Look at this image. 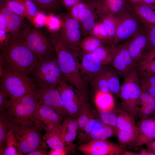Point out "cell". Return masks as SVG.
I'll use <instances>...</instances> for the list:
<instances>
[{"mask_svg": "<svg viewBox=\"0 0 155 155\" xmlns=\"http://www.w3.org/2000/svg\"><path fill=\"white\" fill-rule=\"evenodd\" d=\"M0 74L3 70L28 76L38 58L28 46L23 37L10 38L0 47Z\"/></svg>", "mask_w": 155, "mask_h": 155, "instance_id": "obj_1", "label": "cell"}, {"mask_svg": "<svg viewBox=\"0 0 155 155\" xmlns=\"http://www.w3.org/2000/svg\"><path fill=\"white\" fill-rule=\"evenodd\" d=\"M51 40L56 53L58 64L66 80L86 94L88 83L81 74L75 53L64 46L57 36L53 37Z\"/></svg>", "mask_w": 155, "mask_h": 155, "instance_id": "obj_2", "label": "cell"}, {"mask_svg": "<svg viewBox=\"0 0 155 155\" xmlns=\"http://www.w3.org/2000/svg\"><path fill=\"white\" fill-rule=\"evenodd\" d=\"M29 76L37 87L57 86L65 80L53 53L38 58Z\"/></svg>", "mask_w": 155, "mask_h": 155, "instance_id": "obj_3", "label": "cell"}, {"mask_svg": "<svg viewBox=\"0 0 155 155\" xmlns=\"http://www.w3.org/2000/svg\"><path fill=\"white\" fill-rule=\"evenodd\" d=\"M42 129L40 121L22 124L16 123L12 131L17 141L20 155H25L35 150L46 148L41 135Z\"/></svg>", "mask_w": 155, "mask_h": 155, "instance_id": "obj_4", "label": "cell"}, {"mask_svg": "<svg viewBox=\"0 0 155 155\" xmlns=\"http://www.w3.org/2000/svg\"><path fill=\"white\" fill-rule=\"evenodd\" d=\"M0 77V85L12 102L28 94L34 95L37 88L28 76L17 72L3 70Z\"/></svg>", "mask_w": 155, "mask_h": 155, "instance_id": "obj_5", "label": "cell"}, {"mask_svg": "<svg viewBox=\"0 0 155 155\" xmlns=\"http://www.w3.org/2000/svg\"><path fill=\"white\" fill-rule=\"evenodd\" d=\"M119 92L125 108L133 118L137 115L142 90L136 67L124 78Z\"/></svg>", "mask_w": 155, "mask_h": 155, "instance_id": "obj_6", "label": "cell"}, {"mask_svg": "<svg viewBox=\"0 0 155 155\" xmlns=\"http://www.w3.org/2000/svg\"><path fill=\"white\" fill-rule=\"evenodd\" d=\"M39 104L33 94H29L12 102L7 112L19 124L40 121L38 114Z\"/></svg>", "mask_w": 155, "mask_h": 155, "instance_id": "obj_7", "label": "cell"}, {"mask_svg": "<svg viewBox=\"0 0 155 155\" xmlns=\"http://www.w3.org/2000/svg\"><path fill=\"white\" fill-rule=\"evenodd\" d=\"M62 25L58 38L65 47L75 53L79 51L81 41V25L70 14H63L60 19Z\"/></svg>", "mask_w": 155, "mask_h": 155, "instance_id": "obj_8", "label": "cell"}, {"mask_svg": "<svg viewBox=\"0 0 155 155\" xmlns=\"http://www.w3.org/2000/svg\"><path fill=\"white\" fill-rule=\"evenodd\" d=\"M143 27L131 8L125 10L116 18L115 35L113 46L129 40Z\"/></svg>", "mask_w": 155, "mask_h": 155, "instance_id": "obj_9", "label": "cell"}, {"mask_svg": "<svg viewBox=\"0 0 155 155\" xmlns=\"http://www.w3.org/2000/svg\"><path fill=\"white\" fill-rule=\"evenodd\" d=\"M64 106L71 117L77 119L80 110L88 101L86 94L64 80L58 86Z\"/></svg>", "mask_w": 155, "mask_h": 155, "instance_id": "obj_10", "label": "cell"}, {"mask_svg": "<svg viewBox=\"0 0 155 155\" xmlns=\"http://www.w3.org/2000/svg\"><path fill=\"white\" fill-rule=\"evenodd\" d=\"M111 63L115 70L124 78L136 65L129 51L126 42L111 46Z\"/></svg>", "mask_w": 155, "mask_h": 155, "instance_id": "obj_11", "label": "cell"}, {"mask_svg": "<svg viewBox=\"0 0 155 155\" xmlns=\"http://www.w3.org/2000/svg\"><path fill=\"white\" fill-rule=\"evenodd\" d=\"M58 86L37 87L34 95L40 104L50 106L62 118L69 114L64 106Z\"/></svg>", "mask_w": 155, "mask_h": 155, "instance_id": "obj_12", "label": "cell"}, {"mask_svg": "<svg viewBox=\"0 0 155 155\" xmlns=\"http://www.w3.org/2000/svg\"><path fill=\"white\" fill-rule=\"evenodd\" d=\"M23 37L28 47L38 58L52 53L54 48L52 40L51 41L37 30L26 29Z\"/></svg>", "mask_w": 155, "mask_h": 155, "instance_id": "obj_13", "label": "cell"}, {"mask_svg": "<svg viewBox=\"0 0 155 155\" xmlns=\"http://www.w3.org/2000/svg\"><path fill=\"white\" fill-rule=\"evenodd\" d=\"M78 149L85 155H124L125 152L117 144L100 139L81 144Z\"/></svg>", "mask_w": 155, "mask_h": 155, "instance_id": "obj_14", "label": "cell"}, {"mask_svg": "<svg viewBox=\"0 0 155 155\" xmlns=\"http://www.w3.org/2000/svg\"><path fill=\"white\" fill-rule=\"evenodd\" d=\"M129 53L136 64L146 53L145 50L149 45L148 35L143 27L136 34L126 42Z\"/></svg>", "mask_w": 155, "mask_h": 155, "instance_id": "obj_15", "label": "cell"}, {"mask_svg": "<svg viewBox=\"0 0 155 155\" xmlns=\"http://www.w3.org/2000/svg\"><path fill=\"white\" fill-rule=\"evenodd\" d=\"M78 63L81 74L88 83L104 69L100 60L92 53H85Z\"/></svg>", "mask_w": 155, "mask_h": 155, "instance_id": "obj_16", "label": "cell"}, {"mask_svg": "<svg viewBox=\"0 0 155 155\" xmlns=\"http://www.w3.org/2000/svg\"><path fill=\"white\" fill-rule=\"evenodd\" d=\"M137 137L132 144L139 146L155 139V114L142 119L140 124Z\"/></svg>", "mask_w": 155, "mask_h": 155, "instance_id": "obj_17", "label": "cell"}, {"mask_svg": "<svg viewBox=\"0 0 155 155\" xmlns=\"http://www.w3.org/2000/svg\"><path fill=\"white\" fill-rule=\"evenodd\" d=\"M0 14L6 21L11 37L16 38L22 37L20 34L22 26V18L15 13L6 5L1 6Z\"/></svg>", "mask_w": 155, "mask_h": 155, "instance_id": "obj_18", "label": "cell"}, {"mask_svg": "<svg viewBox=\"0 0 155 155\" xmlns=\"http://www.w3.org/2000/svg\"><path fill=\"white\" fill-rule=\"evenodd\" d=\"M96 8L100 18L101 21L107 31L108 40L111 44V46H113L115 35L116 18L109 13L99 0H97Z\"/></svg>", "mask_w": 155, "mask_h": 155, "instance_id": "obj_19", "label": "cell"}, {"mask_svg": "<svg viewBox=\"0 0 155 155\" xmlns=\"http://www.w3.org/2000/svg\"><path fill=\"white\" fill-rule=\"evenodd\" d=\"M16 123L14 117L7 111L0 113V155H4L7 137Z\"/></svg>", "mask_w": 155, "mask_h": 155, "instance_id": "obj_20", "label": "cell"}, {"mask_svg": "<svg viewBox=\"0 0 155 155\" xmlns=\"http://www.w3.org/2000/svg\"><path fill=\"white\" fill-rule=\"evenodd\" d=\"M42 138L51 149L67 152L65 146L66 144L64 140L62 127L61 125L47 131Z\"/></svg>", "mask_w": 155, "mask_h": 155, "instance_id": "obj_21", "label": "cell"}, {"mask_svg": "<svg viewBox=\"0 0 155 155\" xmlns=\"http://www.w3.org/2000/svg\"><path fill=\"white\" fill-rule=\"evenodd\" d=\"M131 7L143 26L155 25V11L152 8L140 3L131 5Z\"/></svg>", "mask_w": 155, "mask_h": 155, "instance_id": "obj_22", "label": "cell"}, {"mask_svg": "<svg viewBox=\"0 0 155 155\" xmlns=\"http://www.w3.org/2000/svg\"><path fill=\"white\" fill-rule=\"evenodd\" d=\"M96 0H89L87 6L82 9L79 15V21L84 31L89 32L96 22L92 10L95 7Z\"/></svg>", "mask_w": 155, "mask_h": 155, "instance_id": "obj_23", "label": "cell"}, {"mask_svg": "<svg viewBox=\"0 0 155 155\" xmlns=\"http://www.w3.org/2000/svg\"><path fill=\"white\" fill-rule=\"evenodd\" d=\"M38 114L40 121L42 125L48 123L61 125L62 118L54 110L49 106L40 104Z\"/></svg>", "mask_w": 155, "mask_h": 155, "instance_id": "obj_24", "label": "cell"}, {"mask_svg": "<svg viewBox=\"0 0 155 155\" xmlns=\"http://www.w3.org/2000/svg\"><path fill=\"white\" fill-rule=\"evenodd\" d=\"M95 105L98 111H112L115 107V101L110 92L97 91L94 97Z\"/></svg>", "mask_w": 155, "mask_h": 155, "instance_id": "obj_25", "label": "cell"}, {"mask_svg": "<svg viewBox=\"0 0 155 155\" xmlns=\"http://www.w3.org/2000/svg\"><path fill=\"white\" fill-rule=\"evenodd\" d=\"M107 11L116 18L125 10L131 8L126 0H99Z\"/></svg>", "mask_w": 155, "mask_h": 155, "instance_id": "obj_26", "label": "cell"}, {"mask_svg": "<svg viewBox=\"0 0 155 155\" xmlns=\"http://www.w3.org/2000/svg\"><path fill=\"white\" fill-rule=\"evenodd\" d=\"M95 110L87 102L81 108L77 119L79 131L82 130L92 118L96 117Z\"/></svg>", "mask_w": 155, "mask_h": 155, "instance_id": "obj_27", "label": "cell"}, {"mask_svg": "<svg viewBox=\"0 0 155 155\" xmlns=\"http://www.w3.org/2000/svg\"><path fill=\"white\" fill-rule=\"evenodd\" d=\"M118 139L123 146L132 145L136 140L139 133L138 126H136L130 129L117 131Z\"/></svg>", "mask_w": 155, "mask_h": 155, "instance_id": "obj_28", "label": "cell"}, {"mask_svg": "<svg viewBox=\"0 0 155 155\" xmlns=\"http://www.w3.org/2000/svg\"><path fill=\"white\" fill-rule=\"evenodd\" d=\"M139 77L155 75V60L142 59L136 64Z\"/></svg>", "mask_w": 155, "mask_h": 155, "instance_id": "obj_29", "label": "cell"}, {"mask_svg": "<svg viewBox=\"0 0 155 155\" xmlns=\"http://www.w3.org/2000/svg\"><path fill=\"white\" fill-rule=\"evenodd\" d=\"M92 86L97 91H100L110 92L105 70L103 69L100 72L93 78L89 82Z\"/></svg>", "mask_w": 155, "mask_h": 155, "instance_id": "obj_30", "label": "cell"}, {"mask_svg": "<svg viewBox=\"0 0 155 155\" xmlns=\"http://www.w3.org/2000/svg\"><path fill=\"white\" fill-rule=\"evenodd\" d=\"M101 40L94 36H88L81 40L80 48L85 53H91L102 46Z\"/></svg>", "mask_w": 155, "mask_h": 155, "instance_id": "obj_31", "label": "cell"}, {"mask_svg": "<svg viewBox=\"0 0 155 155\" xmlns=\"http://www.w3.org/2000/svg\"><path fill=\"white\" fill-rule=\"evenodd\" d=\"M118 131L127 130L136 126L134 118L128 113L122 112L117 116Z\"/></svg>", "mask_w": 155, "mask_h": 155, "instance_id": "obj_32", "label": "cell"}, {"mask_svg": "<svg viewBox=\"0 0 155 155\" xmlns=\"http://www.w3.org/2000/svg\"><path fill=\"white\" fill-rule=\"evenodd\" d=\"M110 92L119 95L121 85L119 77V75L115 70L105 69Z\"/></svg>", "mask_w": 155, "mask_h": 155, "instance_id": "obj_33", "label": "cell"}, {"mask_svg": "<svg viewBox=\"0 0 155 155\" xmlns=\"http://www.w3.org/2000/svg\"><path fill=\"white\" fill-rule=\"evenodd\" d=\"M138 111L145 110L155 111V98L147 91H142Z\"/></svg>", "mask_w": 155, "mask_h": 155, "instance_id": "obj_34", "label": "cell"}, {"mask_svg": "<svg viewBox=\"0 0 155 155\" xmlns=\"http://www.w3.org/2000/svg\"><path fill=\"white\" fill-rule=\"evenodd\" d=\"M5 5L22 19L26 16V7L24 0H5Z\"/></svg>", "mask_w": 155, "mask_h": 155, "instance_id": "obj_35", "label": "cell"}, {"mask_svg": "<svg viewBox=\"0 0 155 155\" xmlns=\"http://www.w3.org/2000/svg\"><path fill=\"white\" fill-rule=\"evenodd\" d=\"M111 47L108 48L102 45L92 53L98 58L103 66L111 63L112 60Z\"/></svg>", "mask_w": 155, "mask_h": 155, "instance_id": "obj_36", "label": "cell"}, {"mask_svg": "<svg viewBox=\"0 0 155 155\" xmlns=\"http://www.w3.org/2000/svg\"><path fill=\"white\" fill-rule=\"evenodd\" d=\"M4 155H20L17 141L12 131L10 132L6 139Z\"/></svg>", "mask_w": 155, "mask_h": 155, "instance_id": "obj_37", "label": "cell"}, {"mask_svg": "<svg viewBox=\"0 0 155 155\" xmlns=\"http://www.w3.org/2000/svg\"><path fill=\"white\" fill-rule=\"evenodd\" d=\"M100 120L102 123L118 131L117 127V116L111 111H99Z\"/></svg>", "mask_w": 155, "mask_h": 155, "instance_id": "obj_38", "label": "cell"}, {"mask_svg": "<svg viewBox=\"0 0 155 155\" xmlns=\"http://www.w3.org/2000/svg\"><path fill=\"white\" fill-rule=\"evenodd\" d=\"M97 117L92 118L88 122L84 127L79 131L78 137L82 144L86 143L88 137L92 130L97 119Z\"/></svg>", "mask_w": 155, "mask_h": 155, "instance_id": "obj_39", "label": "cell"}, {"mask_svg": "<svg viewBox=\"0 0 155 155\" xmlns=\"http://www.w3.org/2000/svg\"><path fill=\"white\" fill-rule=\"evenodd\" d=\"M90 33L100 40H108L107 31L101 21L96 23Z\"/></svg>", "mask_w": 155, "mask_h": 155, "instance_id": "obj_40", "label": "cell"}, {"mask_svg": "<svg viewBox=\"0 0 155 155\" xmlns=\"http://www.w3.org/2000/svg\"><path fill=\"white\" fill-rule=\"evenodd\" d=\"M12 104V101L4 88L0 85V113L7 112Z\"/></svg>", "mask_w": 155, "mask_h": 155, "instance_id": "obj_41", "label": "cell"}, {"mask_svg": "<svg viewBox=\"0 0 155 155\" xmlns=\"http://www.w3.org/2000/svg\"><path fill=\"white\" fill-rule=\"evenodd\" d=\"M26 7V16L33 24L38 11V6L32 0H24Z\"/></svg>", "mask_w": 155, "mask_h": 155, "instance_id": "obj_42", "label": "cell"}, {"mask_svg": "<svg viewBox=\"0 0 155 155\" xmlns=\"http://www.w3.org/2000/svg\"><path fill=\"white\" fill-rule=\"evenodd\" d=\"M104 125V124L101 120L100 121L97 118L93 129L90 133L86 142L93 140L100 139L102 134Z\"/></svg>", "mask_w": 155, "mask_h": 155, "instance_id": "obj_43", "label": "cell"}, {"mask_svg": "<svg viewBox=\"0 0 155 155\" xmlns=\"http://www.w3.org/2000/svg\"><path fill=\"white\" fill-rule=\"evenodd\" d=\"M40 8L52 10L56 8L58 5V0H32Z\"/></svg>", "mask_w": 155, "mask_h": 155, "instance_id": "obj_44", "label": "cell"}, {"mask_svg": "<svg viewBox=\"0 0 155 155\" xmlns=\"http://www.w3.org/2000/svg\"><path fill=\"white\" fill-rule=\"evenodd\" d=\"M89 0L81 1L69 9L70 15L80 22L79 15L81 11L87 6Z\"/></svg>", "mask_w": 155, "mask_h": 155, "instance_id": "obj_45", "label": "cell"}, {"mask_svg": "<svg viewBox=\"0 0 155 155\" xmlns=\"http://www.w3.org/2000/svg\"><path fill=\"white\" fill-rule=\"evenodd\" d=\"M46 25L50 30L55 31L61 26L62 23L60 19L51 15L48 17Z\"/></svg>", "mask_w": 155, "mask_h": 155, "instance_id": "obj_46", "label": "cell"}, {"mask_svg": "<svg viewBox=\"0 0 155 155\" xmlns=\"http://www.w3.org/2000/svg\"><path fill=\"white\" fill-rule=\"evenodd\" d=\"M138 78L142 90L148 86H155V75L138 77Z\"/></svg>", "mask_w": 155, "mask_h": 155, "instance_id": "obj_47", "label": "cell"}, {"mask_svg": "<svg viewBox=\"0 0 155 155\" xmlns=\"http://www.w3.org/2000/svg\"><path fill=\"white\" fill-rule=\"evenodd\" d=\"M48 17L41 12H38L33 24L36 27H40L46 25Z\"/></svg>", "mask_w": 155, "mask_h": 155, "instance_id": "obj_48", "label": "cell"}, {"mask_svg": "<svg viewBox=\"0 0 155 155\" xmlns=\"http://www.w3.org/2000/svg\"><path fill=\"white\" fill-rule=\"evenodd\" d=\"M116 131H117L111 127L104 124L102 134L100 139L106 140L113 135Z\"/></svg>", "mask_w": 155, "mask_h": 155, "instance_id": "obj_49", "label": "cell"}, {"mask_svg": "<svg viewBox=\"0 0 155 155\" xmlns=\"http://www.w3.org/2000/svg\"><path fill=\"white\" fill-rule=\"evenodd\" d=\"M65 131L64 135V139L65 144H68L75 140L77 135V131H67L65 121Z\"/></svg>", "mask_w": 155, "mask_h": 155, "instance_id": "obj_50", "label": "cell"}, {"mask_svg": "<svg viewBox=\"0 0 155 155\" xmlns=\"http://www.w3.org/2000/svg\"><path fill=\"white\" fill-rule=\"evenodd\" d=\"M148 35L149 45H150L153 49H155V26L151 28Z\"/></svg>", "mask_w": 155, "mask_h": 155, "instance_id": "obj_51", "label": "cell"}, {"mask_svg": "<svg viewBox=\"0 0 155 155\" xmlns=\"http://www.w3.org/2000/svg\"><path fill=\"white\" fill-rule=\"evenodd\" d=\"M59 1L63 6L69 9L81 1V0H59Z\"/></svg>", "mask_w": 155, "mask_h": 155, "instance_id": "obj_52", "label": "cell"}, {"mask_svg": "<svg viewBox=\"0 0 155 155\" xmlns=\"http://www.w3.org/2000/svg\"><path fill=\"white\" fill-rule=\"evenodd\" d=\"M47 154L46 151L43 149H38L26 153L27 155H46Z\"/></svg>", "mask_w": 155, "mask_h": 155, "instance_id": "obj_53", "label": "cell"}, {"mask_svg": "<svg viewBox=\"0 0 155 155\" xmlns=\"http://www.w3.org/2000/svg\"><path fill=\"white\" fill-rule=\"evenodd\" d=\"M142 59L155 60V48L149 52L146 53Z\"/></svg>", "mask_w": 155, "mask_h": 155, "instance_id": "obj_54", "label": "cell"}, {"mask_svg": "<svg viewBox=\"0 0 155 155\" xmlns=\"http://www.w3.org/2000/svg\"><path fill=\"white\" fill-rule=\"evenodd\" d=\"M0 30H4L8 33L7 26L6 21L3 17L0 14Z\"/></svg>", "mask_w": 155, "mask_h": 155, "instance_id": "obj_55", "label": "cell"}, {"mask_svg": "<svg viewBox=\"0 0 155 155\" xmlns=\"http://www.w3.org/2000/svg\"><path fill=\"white\" fill-rule=\"evenodd\" d=\"M145 144L148 150L155 155V139L146 143Z\"/></svg>", "mask_w": 155, "mask_h": 155, "instance_id": "obj_56", "label": "cell"}, {"mask_svg": "<svg viewBox=\"0 0 155 155\" xmlns=\"http://www.w3.org/2000/svg\"><path fill=\"white\" fill-rule=\"evenodd\" d=\"M147 91L152 96L155 98V86H148L142 91Z\"/></svg>", "mask_w": 155, "mask_h": 155, "instance_id": "obj_57", "label": "cell"}, {"mask_svg": "<svg viewBox=\"0 0 155 155\" xmlns=\"http://www.w3.org/2000/svg\"><path fill=\"white\" fill-rule=\"evenodd\" d=\"M141 3L146 5L151 8L155 5V0H142L140 2Z\"/></svg>", "mask_w": 155, "mask_h": 155, "instance_id": "obj_58", "label": "cell"}, {"mask_svg": "<svg viewBox=\"0 0 155 155\" xmlns=\"http://www.w3.org/2000/svg\"><path fill=\"white\" fill-rule=\"evenodd\" d=\"M67 154V152L66 151H61L58 150L52 149L51 150L49 153L50 155H64Z\"/></svg>", "mask_w": 155, "mask_h": 155, "instance_id": "obj_59", "label": "cell"}, {"mask_svg": "<svg viewBox=\"0 0 155 155\" xmlns=\"http://www.w3.org/2000/svg\"><path fill=\"white\" fill-rule=\"evenodd\" d=\"M135 155H154V154L149 150L142 149L140 153L135 154Z\"/></svg>", "mask_w": 155, "mask_h": 155, "instance_id": "obj_60", "label": "cell"}, {"mask_svg": "<svg viewBox=\"0 0 155 155\" xmlns=\"http://www.w3.org/2000/svg\"><path fill=\"white\" fill-rule=\"evenodd\" d=\"M127 2L130 5H131L140 2L142 0H126Z\"/></svg>", "mask_w": 155, "mask_h": 155, "instance_id": "obj_61", "label": "cell"}, {"mask_svg": "<svg viewBox=\"0 0 155 155\" xmlns=\"http://www.w3.org/2000/svg\"><path fill=\"white\" fill-rule=\"evenodd\" d=\"M88 0H81V1H87Z\"/></svg>", "mask_w": 155, "mask_h": 155, "instance_id": "obj_62", "label": "cell"}, {"mask_svg": "<svg viewBox=\"0 0 155 155\" xmlns=\"http://www.w3.org/2000/svg\"><path fill=\"white\" fill-rule=\"evenodd\" d=\"M0 0L2 1H3V0Z\"/></svg>", "mask_w": 155, "mask_h": 155, "instance_id": "obj_63", "label": "cell"}]
</instances>
